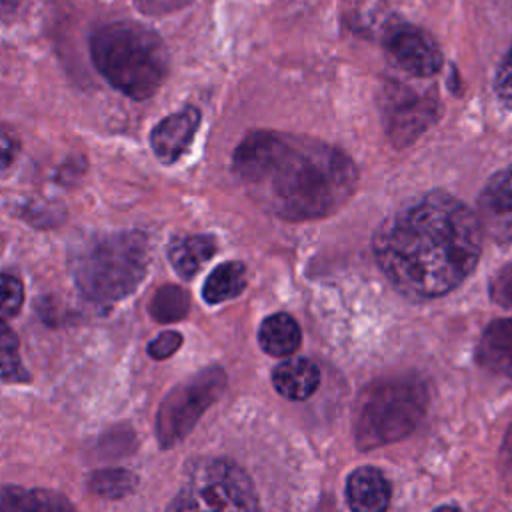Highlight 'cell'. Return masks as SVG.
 Returning <instances> with one entry per match:
<instances>
[{
    "label": "cell",
    "mask_w": 512,
    "mask_h": 512,
    "mask_svg": "<svg viewBox=\"0 0 512 512\" xmlns=\"http://www.w3.org/2000/svg\"><path fill=\"white\" fill-rule=\"evenodd\" d=\"M372 250L400 294L438 298L476 268L482 228L464 202L436 190L388 216L374 234Z\"/></svg>",
    "instance_id": "6da1fadb"
},
{
    "label": "cell",
    "mask_w": 512,
    "mask_h": 512,
    "mask_svg": "<svg viewBox=\"0 0 512 512\" xmlns=\"http://www.w3.org/2000/svg\"><path fill=\"white\" fill-rule=\"evenodd\" d=\"M232 168L264 210L286 220L328 216L358 184V170L342 150L268 130L250 132L238 144Z\"/></svg>",
    "instance_id": "7a4b0ae2"
},
{
    "label": "cell",
    "mask_w": 512,
    "mask_h": 512,
    "mask_svg": "<svg viewBox=\"0 0 512 512\" xmlns=\"http://www.w3.org/2000/svg\"><path fill=\"white\" fill-rule=\"evenodd\" d=\"M92 62L122 94L150 98L168 74V50L162 38L136 22H112L90 40Z\"/></svg>",
    "instance_id": "3957f363"
},
{
    "label": "cell",
    "mask_w": 512,
    "mask_h": 512,
    "mask_svg": "<svg viewBox=\"0 0 512 512\" xmlns=\"http://www.w3.org/2000/svg\"><path fill=\"white\" fill-rule=\"evenodd\" d=\"M148 256V240L142 232H116L78 246L70 268L78 290L90 302L112 304L138 288Z\"/></svg>",
    "instance_id": "277c9868"
},
{
    "label": "cell",
    "mask_w": 512,
    "mask_h": 512,
    "mask_svg": "<svg viewBox=\"0 0 512 512\" xmlns=\"http://www.w3.org/2000/svg\"><path fill=\"white\" fill-rule=\"evenodd\" d=\"M428 408V386L416 376H386L358 396L354 436L362 450L380 448L408 436Z\"/></svg>",
    "instance_id": "5b68a950"
},
{
    "label": "cell",
    "mask_w": 512,
    "mask_h": 512,
    "mask_svg": "<svg viewBox=\"0 0 512 512\" xmlns=\"http://www.w3.org/2000/svg\"><path fill=\"white\" fill-rule=\"evenodd\" d=\"M166 512H260V506L240 466L222 458H204L188 468Z\"/></svg>",
    "instance_id": "8992f818"
},
{
    "label": "cell",
    "mask_w": 512,
    "mask_h": 512,
    "mask_svg": "<svg viewBox=\"0 0 512 512\" xmlns=\"http://www.w3.org/2000/svg\"><path fill=\"white\" fill-rule=\"evenodd\" d=\"M226 388L222 368H206L170 390L158 408L156 434L164 448L180 442Z\"/></svg>",
    "instance_id": "52a82bcc"
},
{
    "label": "cell",
    "mask_w": 512,
    "mask_h": 512,
    "mask_svg": "<svg viewBox=\"0 0 512 512\" xmlns=\"http://www.w3.org/2000/svg\"><path fill=\"white\" fill-rule=\"evenodd\" d=\"M384 110L386 130L396 146L414 142L438 118V102L418 96L406 86H390Z\"/></svg>",
    "instance_id": "ba28073f"
},
{
    "label": "cell",
    "mask_w": 512,
    "mask_h": 512,
    "mask_svg": "<svg viewBox=\"0 0 512 512\" xmlns=\"http://www.w3.org/2000/svg\"><path fill=\"white\" fill-rule=\"evenodd\" d=\"M476 218L482 234L502 244L512 242V164L486 182Z\"/></svg>",
    "instance_id": "9c48e42d"
},
{
    "label": "cell",
    "mask_w": 512,
    "mask_h": 512,
    "mask_svg": "<svg viewBox=\"0 0 512 512\" xmlns=\"http://www.w3.org/2000/svg\"><path fill=\"white\" fill-rule=\"evenodd\" d=\"M386 50L394 64L412 76H434L442 66L436 42L414 26L396 28L386 40Z\"/></svg>",
    "instance_id": "30bf717a"
},
{
    "label": "cell",
    "mask_w": 512,
    "mask_h": 512,
    "mask_svg": "<svg viewBox=\"0 0 512 512\" xmlns=\"http://www.w3.org/2000/svg\"><path fill=\"white\" fill-rule=\"evenodd\" d=\"M198 126L200 110L194 106H186L180 112H174L160 120L150 134V144L156 158L164 164L176 162L192 144Z\"/></svg>",
    "instance_id": "8fae6325"
},
{
    "label": "cell",
    "mask_w": 512,
    "mask_h": 512,
    "mask_svg": "<svg viewBox=\"0 0 512 512\" xmlns=\"http://www.w3.org/2000/svg\"><path fill=\"white\" fill-rule=\"evenodd\" d=\"M390 494L386 476L372 466L356 468L346 480V500L352 512H386Z\"/></svg>",
    "instance_id": "7c38bea8"
},
{
    "label": "cell",
    "mask_w": 512,
    "mask_h": 512,
    "mask_svg": "<svg viewBox=\"0 0 512 512\" xmlns=\"http://www.w3.org/2000/svg\"><path fill=\"white\" fill-rule=\"evenodd\" d=\"M476 358L486 370L512 378V318L488 324L478 342Z\"/></svg>",
    "instance_id": "4fadbf2b"
},
{
    "label": "cell",
    "mask_w": 512,
    "mask_h": 512,
    "mask_svg": "<svg viewBox=\"0 0 512 512\" xmlns=\"http://www.w3.org/2000/svg\"><path fill=\"white\" fill-rule=\"evenodd\" d=\"M272 384L284 398L304 400L318 388L320 370L306 358H290L274 368Z\"/></svg>",
    "instance_id": "5bb4252c"
},
{
    "label": "cell",
    "mask_w": 512,
    "mask_h": 512,
    "mask_svg": "<svg viewBox=\"0 0 512 512\" xmlns=\"http://www.w3.org/2000/svg\"><path fill=\"white\" fill-rule=\"evenodd\" d=\"M0 512H74L68 498L44 488H0Z\"/></svg>",
    "instance_id": "9a60e30c"
},
{
    "label": "cell",
    "mask_w": 512,
    "mask_h": 512,
    "mask_svg": "<svg viewBox=\"0 0 512 512\" xmlns=\"http://www.w3.org/2000/svg\"><path fill=\"white\" fill-rule=\"evenodd\" d=\"M216 252V242L212 236H178L170 242L168 258L172 268L182 278H192L204 262H208Z\"/></svg>",
    "instance_id": "2e32d148"
},
{
    "label": "cell",
    "mask_w": 512,
    "mask_h": 512,
    "mask_svg": "<svg viewBox=\"0 0 512 512\" xmlns=\"http://www.w3.org/2000/svg\"><path fill=\"white\" fill-rule=\"evenodd\" d=\"M258 342L272 356H288L300 346V326L290 314L276 312L262 322Z\"/></svg>",
    "instance_id": "e0dca14e"
},
{
    "label": "cell",
    "mask_w": 512,
    "mask_h": 512,
    "mask_svg": "<svg viewBox=\"0 0 512 512\" xmlns=\"http://www.w3.org/2000/svg\"><path fill=\"white\" fill-rule=\"evenodd\" d=\"M246 288V268L242 262H224L216 266L204 282L202 296L208 304H220L236 298Z\"/></svg>",
    "instance_id": "ac0fdd59"
},
{
    "label": "cell",
    "mask_w": 512,
    "mask_h": 512,
    "mask_svg": "<svg viewBox=\"0 0 512 512\" xmlns=\"http://www.w3.org/2000/svg\"><path fill=\"white\" fill-rule=\"evenodd\" d=\"M188 308H190L188 292L174 284H166L160 290H156L150 302L152 318L164 324L182 320L188 314Z\"/></svg>",
    "instance_id": "d6986e66"
},
{
    "label": "cell",
    "mask_w": 512,
    "mask_h": 512,
    "mask_svg": "<svg viewBox=\"0 0 512 512\" xmlns=\"http://www.w3.org/2000/svg\"><path fill=\"white\" fill-rule=\"evenodd\" d=\"M28 372L18 354L16 334L0 320V382H26Z\"/></svg>",
    "instance_id": "ffe728a7"
},
{
    "label": "cell",
    "mask_w": 512,
    "mask_h": 512,
    "mask_svg": "<svg viewBox=\"0 0 512 512\" xmlns=\"http://www.w3.org/2000/svg\"><path fill=\"white\" fill-rule=\"evenodd\" d=\"M136 486V476L122 468L98 470L90 478V490L104 498H122Z\"/></svg>",
    "instance_id": "44dd1931"
},
{
    "label": "cell",
    "mask_w": 512,
    "mask_h": 512,
    "mask_svg": "<svg viewBox=\"0 0 512 512\" xmlns=\"http://www.w3.org/2000/svg\"><path fill=\"white\" fill-rule=\"evenodd\" d=\"M24 302L22 282L12 274H0V320L16 316Z\"/></svg>",
    "instance_id": "7402d4cb"
},
{
    "label": "cell",
    "mask_w": 512,
    "mask_h": 512,
    "mask_svg": "<svg viewBox=\"0 0 512 512\" xmlns=\"http://www.w3.org/2000/svg\"><path fill=\"white\" fill-rule=\"evenodd\" d=\"M490 298L504 308H512V262L494 274L490 282Z\"/></svg>",
    "instance_id": "603a6c76"
},
{
    "label": "cell",
    "mask_w": 512,
    "mask_h": 512,
    "mask_svg": "<svg viewBox=\"0 0 512 512\" xmlns=\"http://www.w3.org/2000/svg\"><path fill=\"white\" fill-rule=\"evenodd\" d=\"M182 344V336L174 330H168V332H162L158 334L150 344H148V354L156 360H164V358H170Z\"/></svg>",
    "instance_id": "cb8c5ba5"
},
{
    "label": "cell",
    "mask_w": 512,
    "mask_h": 512,
    "mask_svg": "<svg viewBox=\"0 0 512 512\" xmlns=\"http://www.w3.org/2000/svg\"><path fill=\"white\" fill-rule=\"evenodd\" d=\"M496 96L498 100L512 110V48L506 56V60L502 62L498 76H496Z\"/></svg>",
    "instance_id": "d4e9b609"
},
{
    "label": "cell",
    "mask_w": 512,
    "mask_h": 512,
    "mask_svg": "<svg viewBox=\"0 0 512 512\" xmlns=\"http://www.w3.org/2000/svg\"><path fill=\"white\" fill-rule=\"evenodd\" d=\"M16 156H18L16 138L10 132H6L4 128H0V174L6 172L14 164Z\"/></svg>",
    "instance_id": "484cf974"
},
{
    "label": "cell",
    "mask_w": 512,
    "mask_h": 512,
    "mask_svg": "<svg viewBox=\"0 0 512 512\" xmlns=\"http://www.w3.org/2000/svg\"><path fill=\"white\" fill-rule=\"evenodd\" d=\"M502 466H504L508 478L512 480V424L502 442Z\"/></svg>",
    "instance_id": "4316f807"
},
{
    "label": "cell",
    "mask_w": 512,
    "mask_h": 512,
    "mask_svg": "<svg viewBox=\"0 0 512 512\" xmlns=\"http://www.w3.org/2000/svg\"><path fill=\"white\" fill-rule=\"evenodd\" d=\"M22 0H0V18H6L10 14L16 12V8L20 6Z\"/></svg>",
    "instance_id": "83f0119b"
},
{
    "label": "cell",
    "mask_w": 512,
    "mask_h": 512,
    "mask_svg": "<svg viewBox=\"0 0 512 512\" xmlns=\"http://www.w3.org/2000/svg\"><path fill=\"white\" fill-rule=\"evenodd\" d=\"M434 512H460V508H456V506H440Z\"/></svg>",
    "instance_id": "f1b7e54d"
}]
</instances>
